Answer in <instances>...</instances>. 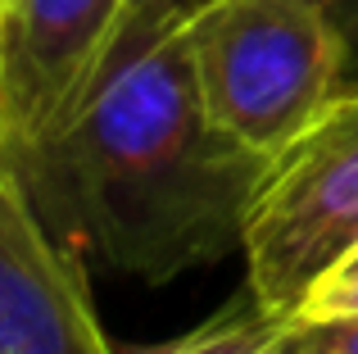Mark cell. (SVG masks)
<instances>
[{
  "label": "cell",
  "instance_id": "6da1fadb",
  "mask_svg": "<svg viewBox=\"0 0 358 354\" xmlns=\"http://www.w3.org/2000/svg\"><path fill=\"white\" fill-rule=\"evenodd\" d=\"M186 5L141 0L82 109L5 160L36 209L141 282L241 250L263 160L209 118L186 50Z\"/></svg>",
  "mask_w": 358,
  "mask_h": 354
},
{
  "label": "cell",
  "instance_id": "7a4b0ae2",
  "mask_svg": "<svg viewBox=\"0 0 358 354\" xmlns=\"http://www.w3.org/2000/svg\"><path fill=\"white\" fill-rule=\"evenodd\" d=\"M182 32L209 118L263 164L345 87V36L322 0H200Z\"/></svg>",
  "mask_w": 358,
  "mask_h": 354
},
{
  "label": "cell",
  "instance_id": "3957f363",
  "mask_svg": "<svg viewBox=\"0 0 358 354\" xmlns=\"http://www.w3.org/2000/svg\"><path fill=\"white\" fill-rule=\"evenodd\" d=\"M245 268L259 304L295 318L313 286L358 255V82L263 164L245 209Z\"/></svg>",
  "mask_w": 358,
  "mask_h": 354
},
{
  "label": "cell",
  "instance_id": "277c9868",
  "mask_svg": "<svg viewBox=\"0 0 358 354\" xmlns=\"http://www.w3.org/2000/svg\"><path fill=\"white\" fill-rule=\"evenodd\" d=\"M141 0H9L0 32V160L64 132Z\"/></svg>",
  "mask_w": 358,
  "mask_h": 354
},
{
  "label": "cell",
  "instance_id": "5b68a950",
  "mask_svg": "<svg viewBox=\"0 0 358 354\" xmlns=\"http://www.w3.org/2000/svg\"><path fill=\"white\" fill-rule=\"evenodd\" d=\"M0 354H118L82 268L55 246L23 177L0 160Z\"/></svg>",
  "mask_w": 358,
  "mask_h": 354
},
{
  "label": "cell",
  "instance_id": "8992f818",
  "mask_svg": "<svg viewBox=\"0 0 358 354\" xmlns=\"http://www.w3.org/2000/svg\"><path fill=\"white\" fill-rule=\"evenodd\" d=\"M131 354H304V350H299V318L268 309L250 295V304L213 313L209 323H200L186 337Z\"/></svg>",
  "mask_w": 358,
  "mask_h": 354
},
{
  "label": "cell",
  "instance_id": "52a82bcc",
  "mask_svg": "<svg viewBox=\"0 0 358 354\" xmlns=\"http://www.w3.org/2000/svg\"><path fill=\"white\" fill-rule=\"evenodd\" d=\"M295 318H358V264H341L322 277Z\"/></svg>",
  "mask_w": 358,
  "mask_h": 354
},
{
  "label": "cell",
  "instance_id": "ba28073f",
  "mask_svg": "<svg viewBox=\"0 0 358 354\" xmlns=\"http://www.w3.org/2000/svg\"><path fill=\"white\" fill-rule=\"evenodd\" d=\"M304 354H358V318H299Z\"/></svg>",
  "mask_w": 358,
  "mask_h": 354
},
{
  "label": "cell",
  "instance_id": "9c48e42d",
  "mask_svg": "<svg viewBox=\"0 0 358 354\" xmlns=\"http://www.w3.org/2000/svg\"><path fill=\"white\" fill-rule=\"evenodd\" d=\"M5 18H9V0H0V32H5Z\"/></svg>",
  "mask_w": 358,
  "mask_h": 354
},
{
  "label": "cell",
  "instance_id": "30bf717a",
  "mask_svg": "<svg viewBox=\"0 0 358 354\" xmlns=\"http://www.w3.org/2000/svg\"><path fill=\"white\" fill-rule=\"evenodd\" d=\"M177 5H186V9H195V5H200V0H177Z\"/></svg>",
  "mask_w": 358,
  "mask_h": 354
},
{
  "label": "cell",
  "instance_id": "8fae6325",
  "mask_svg": "<svg viewBox=\"0 0 358 354\" xmlns=\"http://www.w3.org/2000/svg\"><path fill=\"white\" fill-rule=\"evenodd\" d=\"M345 264H358V255H350V259H345Z\"/></svg>",
  "mask_w": 358,
  "mask_h": 354
}]
</instances>
